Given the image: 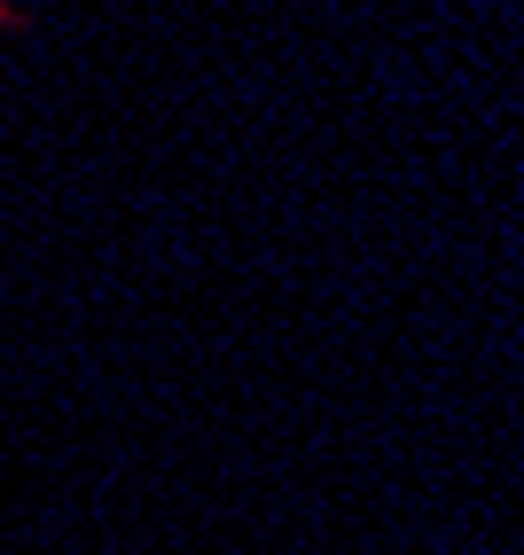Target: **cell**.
I'll list each match as a JSON object with an SVG mask.
<instances>
[{"instance_id":"6da1fadb","label":"cell","mask_w":524,"mask_h":555,"mask_svg":"<svg viewBox=\"0 0 524 555\" xmlns=\"http://www.w3.org/2000/svg\"><path fill=\"white\" fill-rule=\"evenodd\" d=\"M9 24H24V16H16V0H0V31H9Z\"/></svg>"}]
</instances>
